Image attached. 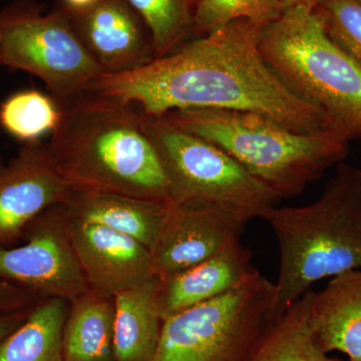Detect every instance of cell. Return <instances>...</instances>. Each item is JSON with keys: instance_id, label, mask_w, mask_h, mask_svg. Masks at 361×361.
I'll return each mask as SVG.
<instances>
[{"instance_id": "obj_23", "label": "cell", "mask_w": 361, "mask_h": 361, "mask_svg": "<svg viewBox=\"0 0 361 361\" xmlns=\"http://www.w3.org/2000/svg\"><path fill=\"white\" fill-rule=\"evenodd\" d=\"M283 13L281 0H199L194 6L193 35L203 37L240 18L264 28Z\"/></svg>"}, {"instance_id": "obj_15", "label": "cell", "mask_w": 361, "mask_h": 361, "mask_svg": "<svg viewBox=\"0 0 361 361\" xmlns=\"http://www.w3.org/2000/svg\"><path fill=\"white\" fill-rule=\"evenodd\" d=\"M310 317L323 350L361 361V268L332 277L322 291L311 292Z\"/></svg>"}, {"instance_id": "obj_24", "label": "cell", "mask_w": 361, "mask_h": 361, "mask_svg": "<svg viewBox=\"0 0 361 361\" xmlns=\"http://www.w3.org/2000/svg\"><path fill=\"white\" fill-rule=\"evenodd\" d=\"M314 11L329 39L361 66V0H320Z\"/></svg>"}, {"instance_id": "obj_16", "label": "cell", "mask_w": 361, "mask_h": 361, "mask_svg": "<svg viewBox=\"0 0 361 361\" xmlns=\"http://www.w3.org/2000/svg\"><path fill=\"white\" fill-rule=\"evenodd\" d=\"M169 203L71 187L68 199L61 206L71 217L123 233L153 252L160 238Z\"/></svg>"}, {"instance_id": "obj_29", "label": "cell", "mask_w": 361, "mask_h": 361, "mask_svg": "<svg viewBox=\"0 0 361 361\" xmlns=\"http://www.w3.org/2000/svg\"><path fill=\"white\" fill-rule=\"evenodd\" d=\"M191 1L193 2L195 6V4H196L197 1H199V0H191Z\"/></svg>"}, {"instance_id": "obj_28", "label": "cell", "mask_w": 361, "mask_h": 361, "mask_svg": "<svg viewBox=\"0 0 361 361\" xmlns=\"http://www.w3.org/2000/svg\"><path fill=\"white\" fill-rule=\"evenodd\" d=\"M284 11L292 7L304 6L310 9H314L320 0H281Z\"/></svg>"}, {"instance_id": "obj_12", "label": "cell", "mask_w": 361, "mask_h": 361, "mask_svg": "<svg viewBox=\"0 0 361 361\" xmlns=\"http://www.w3.org/2000/svg\"><path fill=\"white\" fill-rule=\"evenodd\" d=\"M65 214L71 243L90 291L114 297L156 276L152 252L141 242L106 226Z\"/></svg>"}, {"instance_id": "obj_17", "label": "cell", "mask_w": 361, "mask_h": 361, "mask_svg": "<svg viewBox=\"0 0 361 361\" xmlns=\"http://www.w3.org/2000/svg\"><path fill=\"white\" fill-rule=\"evenodd\" d=\"M159 292L155 276L114 296L115 361H151L155 355L164 323Z\"/></svg>"}, {"instance_id": "obj_7", "label": "cell", "mask_w": 361, "mask_h": 361, "mask_svg": "<svg viewBox=\"0 0 361 361\" xmlns=\"http://www.w3.org/2000/svg\"><path fill=\"white\" fill-rule=\"evenodd\" d=\"M169 184L171 201L202 202L247 221L262 218L279 198L212 142L176 127L165 118L142 115Z\"/></svg>"}, {"instance_id": "obj_10", "label": "cell", "mask_w": 361, "mask_h": 361, "mask_svg": "<svg viewBox=\"0 0 361 361\" xmlns=\"http://www.w3.org/2000/svg\"><path fill=\"white\" fill-rule=\"evenodd\" d=\"M248 221L202 202H174L153 255L154 272L164 279L198 264L241 239Z\"/></svg>"}, {"instance_id": "obj_14", "label": "cell", "mask_w": 361, "mask_h": 361, "mask_svg": "<svg viewBox=\"0 0 361 361\" xmlns=\"http://www.w3.org/2000/svg\"><path fill=\"white\" fill-rule=\"evenodd\" d=\"M259 271L252 263L251 251L241 239L202 261L160 279L159 306L161 317L170 316L223 295L245 283Z\"/></svg>"}, {"instance_id": "obj_1", "label": "cell", "mask_w": 361, "mask_h": 361, "mask_svg": "<svg viewBox=\"0 0 361 361\" xmlns=\"http://www.w3.org/2000/svg\"><path fill=\"white\" fill-rule=\"evenodd\" d=\"M261 32L251 21L233 20L139 68L103 73L85 92L137 104L142 115L156 118L216 109L260 114L297 133L334 132L325 111L298 96L268 65Z\"/></svg>"}, {"instance_id": "obj_9", "label": "cell", "mask_w": 361, "mask_h": 361, "mask_svg": "<svg viewBox=\"0 0 361 361\" xmlns=\"http://www.w3.org/2000/svg\"><path fill=\"white\" fill-rule=\"evenodd\" d=\"M32 224L23 245L0 246V280L42 299L71 301L89 292L61 205L45 211Z\"/></svg>"}, {"instance_id": "obj_3", "label": "cell", "mask_w": 361, "mask_h": 361, "mask_svg": "<svg viewBox=\"0 0 361 361\" xmlns=\"http://www.w3.org/2000/svg\"><path fill=\"white\" fill-rule=\"evenodd\" d=\"M279 247L277 315L320 280L361 268V169L342 163L317 200L263 216Z\"/></svg>"}, {"instance_id": "obj_11", "label": "cell", "mask_w": 361, "mask_h": 361, "mask_svg": "<svg viewBox=\"0 0 361 361\" xmlns=\"http://www.w3.org/2000/svg\"><path fill=\"white\" fill-rule=\"evenodd\" d=\"M71 190L49 146L26 145L0 167V246L18 238L45 211L65 203Z\"/></svg>"}, {"instance_id": "obj_26", "label": "cell", "mask_w": 361, "mask_h": 361, "mask_svg": "<svg viewBox=\"0 0 361 361\" xmlns=\"http://www.w3.org/2000/svg\"><path fill=\"white\" fill-rule=\"evenodd\" d=\"M28 312L25 310H20L0 314V343L23 324Z\"/></svg>"}, {"instance_id": "obj_6", "label": "cell", "mask_w": 361, "mask_h": 361, "mask_svg": "<svg viewBox=\"0 0 361 361\" xmlns=\"http://www.w3.org/2000/svg\"><path fill=\"white\" fill-rule=\"evenodd\" d=\"M277 317L275 283L258 272L223 295L166 318L151 361H247Z\"/></svg>"}, {"instance_id": "obj_27", "label": "cell", "mask_w": 361, "mask_h": 361, "mask_svg": "<svg viewBox=\"0 0 361 361\" xmlns=\"http://www.w3.org/2000/svg\"><path fill=\"white\" fill-rule=\"evenodd\" d=\"M99 0H63L61 4L73 13L85 11L97 4Z\"/></svg>"}, {"instance_id": "obj_5", "label": "cell", "mask_w": 361, "mask_h": 361, "mask_svg": "<svg viewBox=\"0 0 361 361\" xmlns=\"http://www.w3.org/2000/svg\"><path fill=\"white\" fill-rule=\"evenodd\" d=\"M260 47L285 84L325 111L334 132L361 137V66L329 39L314 9H286L262 28Z\"/></svg>"}, {"instance_id": "obj_25", "label": "cell", "mask_w": 361, "mask_h": 361, "mask_svg": "<svg viewBox=\"0 0 361 361\" xmlns=\"http://www.w3.org/2000/svg\"><path fill=\"white\" fill-rule=\"evenodd\" d=\"M37 297L18 285L0 280V314L25 310L26 306L32 305Z\"/></svg>"}, {"instance_id": "obj_20", "label": "cell", "mask_w": 361, "mask_h": 361, "mask_svg": "<svg viewBox=\"0 0 361 361\" xmlns=\"http://www.w3.org/2000/svg\"><path fill=\"white\" fill-rule=\"evenodd\" d=\"M311 292L273 322L247 361H342L329 356L316 341L310 317Z\"/></svg>"}, {"instance_id": "obj_22", "label": "cell", "mask_w": 361, "mask_h": 361, "mask_svg": "<svg viewBox=\"0 0 361 361\" xmlns=\"http://www.w3.org/2000/svg\"><path fill=\"white\" fill-rule=\"evenodd\" d=\"M148 26L154 59L168 56L193 35L191 0H128Z\"/></svg>"}, {"instance_id": "obj_8", "label": "cell", "mask_w": 361, "mask_h": 361, "mask_svg": "<svg viewBox=\"0 0 361 361\" xmlns=\"http://www.w3.org/2000/svg\"><path fill=\"white\" fill-rule=\"evenodd\" d=\"M0 65L37 75L58 102L82 94L104 73L63 4L44 13L30 0L0 11Z\"/></svg>"}, {"instance_id": "obj_18", "label": "cell", "mask_w": 361, "mask_h": 361, "mask_svg": "<svg viewBox=\"0 0 361 361\" xmlns=\"http://www.w3.org/2000/svg\"><path fill=\"white\" fill-rule=\"evenodd\" d=\"M114 297L89 291L70 301L63 327V361H115Z\"/></svg>"}, {"instance_id": "obj_19", "label": "cell", "mask_w": 361, "mask_h": 361, "mask_svg": "<svg viewBox=\"0 0 361 361\" xmlns=\"http://www.w3.org/2000/svg\"><path fill=\"white\" fill-rule=\"evenodd\" d=\"M70 301L42 299L0 343V361H63V334Z\"/></svg>"}, {"instance_id": "obj_2", "label": "cell", "mask_w": 361, "mask_h": 361, "mask_svg": "<svg viewBox=\"0 0 361 361\" xmlns=\"http://www.w3.org/2000/svg\"><path fill=\"white\" fill-rule=\"evenodd\" d=\"M59 104L61 123L47 146L71 187L171 202L167 178L141 113L85 92Z\"/></svg>"}, {"instance_id": "obj_13", "label": "cell", "mask_w": 361, "mask_h": 361, "mask_svg": "<svg viewBox=\"0 0 361 361\" xmlns=\"http://www.w3.org/2000/svg\"><path fill=\"white\" fill-rule=\"evenodd\" d=\"M66 11L78 39L104 73L133 70L154 59L148 26L128 0H99L85 11Z\"/></svg>"}, {"instance_id": "obj_21", "label": "cell", "mask_w": 361, "mask_h": 361, "mask_svg": "<svg viewBox=\"0 0 361 361\" xmlns=\"http://www.w3.org/2000/svg\"><path fill=\"white\" fill-rule=\"evenodd\" d=\"M61 120L59 102L39 90L16 92L0 104L2 129L26 144L39 142L44 135L52 134Z\"/></svg>"}, {"instance_id": "obj_4", "label": "cell", "mask_w": 361, "mask_h": 361, "mask_svg": "<svg viewBox=\"0 0 361 361\" xmlns=\"http://www.w3.org/2000/svg\"><path fill=\"white\" fill-rule=\"evenodd\" d=\"M163 118L219 147L279 199L298 196L348 155V140L332 130L297 133L250 111L190 109Z\"/></svg>"}]
</instances>
